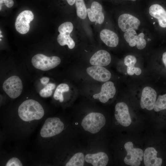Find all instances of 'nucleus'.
I'll return each instance as SVG.
<instances>
[{
    "label": "nucleus",
    "mask_w": 166,
    "mask_h": 166,
    "mask_svg": "<svg viewBox=\"0 0 166 166\" xmlns=\"http://www.w3.org/2000/svg\"><path fill=\"white\" fill-rule=\"evenodd\" d=\"M105 118L103 114L97 112H91L83 118L81 125L85 131L95 134L100 131L105 125Z\"/></svg>",
    "instance_id": "nucleus-2"
},
{
    "label": "nucleus",
    "mask_w": 166,
    "mask_h": 166,
    "mask_svg": "<svg viewBox=\"0 0 166 166\" xmlns=\"http://www.w3.org/2000/svg\"><path fill=\"white\" fill-rule=\"evenodd\" d=\"M127 155L124 159L125 163L132 166H139L143 160L144 152L142 149L135 148L131 142L126 143L124 145Z\"/></svg>",
    "instance_id": "nucleus-6"
},
{
    "label": "nucleus",
    "mask_w": 166,
    "mask_h": 166,
    "mask_svg": "<svg viewBox=\"0 0 166 166\" xmlns=\"http://www.w3.org/2000/svg\"><path fill=\"white\" fill-rule=\"evenodd\" d=\"M60 58L56 56L47 57L42 54H38L32 57L31 62L36 69L47 71L53 69L61 63Z\"/></svg>",
    "instance_id": "nucleus-4"
},
{
    "label": "nucleus",
    "mask_w": 166,
    "mask_h": 166,
    "mask_svg": "<svg viewBox=\"0 0 166 166\" xmlns=\"http://www.w3.org/2000/svg\"><path fill=\"white\" fill-rule=\"evenodd\" d=\"M18 115L19 119L25 123L39 120L44 115L43 108L41 104L33 99L23 102L19 106Z\"/></svg>",
    "instance_id": "nucleus-1"
},
{
    "label": "nucleus",
    "mask_w": 166,
    "mask_h": 166,
    "mask_svg": "<svg viewBox=\"0 0 166 166\" xmlns=\"http://www.w3.org/2000/svg\"><path fill=\"white\" fill-rule=\"evenodd\" d=\"M124 36L126 41L131 47L136 45L138 49H142L146 46V41L144 38V34L143 33H140L137 35L135 30H131L125 32Z\"/></svg>",
    "instance_id": "nucleus-12"
},
{
    "label": "nucleus",
    "mask_w": 166,
    "mask_h": 166,
    "mask_svg": "<svg viewBox=\"0 0 166 166\" xmlns=\"http://www.w3.org/2000/svg\"><path fill=\"white\" fill-rule=\"evenodd\" d=\"M136 62V59L133 55H128L124 58V64L127 66V73L130 75L135 74L137 75H140L141 73L140 68L135 66Z\"/></svg>",
    "instance_id": "nucleus-21"
},
{
    "label": "nucleus",
    "mask_w": 166,
    "mask_h": 166,
    "mask_svg": "<svg viewBox=\"0 0 166 166\" xmlns=\"http://www.w3.org/2000/svg\"><path fill=\"white\" fill-rule=\"evenodd\" d=\"M111 61V57L107 51L101 50L96 52L91 57L90 63L93 65L106 66Z\"/></svg>",
    "instance_id": "nucleus-16"
},
{
    "label": "nucleus",
    "mask_w": 166,
    "mask_h": 166,
    "mask_svg": "<svg viewBox=\"0 0 166 166\" xmlns=\"http://www.w3.org/2000/svg\"><path fill=\"white\" fill-rule=\"evenodd\" d=\"M140 24L138 19L128 14L121 15L118 19V25L123 32L131 30H137Z\"/></svg>",
    "instance_id": "nucleus-11"
},
{
    "label": "nucleus",
    "mask_w": 166,
    "mask_h": 166,
    "mask_svg": "<svg viewBox=\"0 0 166 166\" xmlns=\"http://www.w3.org/2000/svg\"><path fill=\"white\" fill-rule=\"evenodd\" d=\"M5 165L6 166H22L23 165L18 158L14 157L10 159L7 162Z\"/></svg>",
    "instance_id": "nucleus-27"
},
{
    "label": "nucleus",
    "mask_w": 166,
    "mask_h": 166,
    "mask_svg": "<svg viewBox=\"0 0 166 166\" xmlns=\"http://www.w3.org/2000/svg\"><path fill=\"white\" fill-rule=\"evenodd\" d=\"M149 12L152 16L158 19L160 26L166 27V11L161 6L153 4L149 7Z\"/></svg>",
    "instance_id": "nucleus-19"
},
{
    "label": "nucleus",
    "mask_w": 166,
    "mask_h": 166,
    "mask_svg": "<svg viewBox=\"0 0 166 166\" xmlns=\"http://www.w3.org/2000/svg\"><path fill=\"white\" fill-rule=\"evenodd\" d=\"M101 40L107 46L110 47H115L119 42V38L115 32L109 30L105 29L100 33Z\"/></svg>",
    "instance_id": "nucleus-20"
},
{
    "label": "nucleus",
    "mask_w": 166,
    "mask_h": 166,
    "mask_svg": "<svg viewBox=\"0 0 166 166\" xmlns=\"http://www.w3.org/2000/svg\"><path fill=\"white\" fill-rule=\"evenodd\" d=\"M85 161L93 166H105L109 161L107 154L103 152L87 154L85 156Z\"/></svg>",
    "instance_id": "nucleus-17"
},
{
    "label": "nucleus",
    "mask_w": 166,
    "mask_h": 166,
    "mask_svg": "<svg viewBox=\"0 0 166 166\" xmlns=\"http://www.w3.org/2000/svg\"><path fill=\"white\" fill-rule=\"evenodd\" d=\"M116 92V89L113 83L111 81H107L102 85L100 92L94 94L93 97L105 103L110 99L113 98Z\"/></svg>",
    "instance_id": "nucleus-13"
},
{
    "label": "nucleus",
    "mask_w": 166,
    "mask_h": 166,
    "mask_svg": "<svg viewBox=\"0 0 166 166\" xmlns=\"http://www.w3.org/2000/svg\"><path fill=\"white\" fill-rule=\"evenodd\" d=\"M49 80V78L48 77H43L40 79V81L42 84L45 85L48 84Z\"/></svg>",
    "instance_id": "nucleus-29"
},
{
    "label": "nucleus",
    "mask_w": 166,
    "mask_h": 166,
    "mask_svg": "<svg viewBox=\"0 0 166 166\" xmlns=\"http://www.w3.org/2000/svg\"><path fill=\"white\" fill-rule=\"evenodd\" d=\"M154 23H155V22L153 23V24H154Z\"/></svg>",
    "instance_id": "nucleus-33"
},
{
    "label": "nucleus",
    "mask_w": 166,
    "mask_h": 166,
    "mask_svg": "<svg viewBox=\"0 0 166 166\" xmlns=\"http://www.w3.org/2000/svg\"><path fill=\"white\" fill-rule=\"evenodd\" d=\"M68 3L71 6L73 5L75 2V0H66Z\"/></svg>",
    "instance_id": "nucleus-31"
},
{
    "label": "nucleus",
    "mask_w": 166,
    "mask_h": 166,
    "mask_svg": "<svg viewBox=\"0 0 166 166\" xmlns=\"http://www.w3.org/2000/svg\"><path fill=\"white\" fill-rule=\"evenodd\" d=\"M75 3L77 16L81 19H85L87 13L84 0H75Z\"/></svg>",
    "instance_id": "nucleus-24"
},
{
    "label": "nucleus",
    "mask_w": 166,
    "mask_h": 166,
    "mask_svg": "<svg viewBox=\"0 0 166 166\" xmlns=\"http://www.w3.org/2000/svg\"><path fill=\"white\" fill-rule=\"evenodd\" d=\"M4 3L6 6L8 8L12 7L14 4L13 0H0V10H1L2 4Z\"/></svg>",
    "instance_id": "nucleus-28"
},
{
    "label": "nucleus",
    "mask_w": 166,
    "mask_h": 166,
    "mask_svg": "<svg viewBox=\"0 0 166 166\" xmlns=\"http://www.w3.org/2000/svg\"><path fill=\"white\" fill-rule=\"evenodd\" d=\"M87 13L90 21L96 22V24H102L104 21V16L102 12L101 5L97 2H93L90 8L87 9Z\"/></svg>",
    "instance_id": "nucleus-15"
},
{
    "label": "nucleus",
    "mask_w": 166,
    "mask_h": 166,
    "mask_svg": "<svg viewBox=\"0 0 166 166\" xmlns=\"http://www.w3.org/2000/svg\"><path fill=\"white\" fill-rule=\"evenodd\" d=\"M55 85L52 83H49L46 85L45 87L41 89L39 92L40 96L43 97H48L50 96L52 94V90L55 87Z\"/></svg>",
    "instance_id": "nucleus-26"
},
{
    "label": "nucleus",
    "mask_w": 166,
    "mask_h": 166,
    "mask_svg": "<svg viewBox=\"0 0 166 166\" xmlns=\"http://www.w3.org/2000/svg\"><path fill=\"white\" fill-rule=\"evenodd\" d=\"M69 89V87L67 84L65 83L60 84L56 89L53 95V98L55 100L62 102L64 101L63 93L67 92Z\"/></svg>",
    "instance_id": "nucleus-23"
},
{
    "label": "nucleus",
    "mask_w": 166,
    "mask_h": 166,
    "mask_svg": "<svg viewBox=\"0 0 166 166\" xmlns=\"http://www.w3.org/2000/svg\"><path fill=\"white\" fill-rule=\"evenodd\" d=\"M162 61L166 68V52H164L162 55Z\"/></svg>",
    "instance_id": "nucleus-30"
},
{
    "label": "nucleus",
    "mask_w": 166,
    "mask_h": 166,
    "mask_svg": "<svg viewBox=\"0 0 166 166\" xmlns=\"http://www.w3.org/2000/svg\"><path fill=\"white\" fill-rule=\"evenodd\" d=\"M157 152L153 147H148L144 153V163L145 166H160L162 160L157 157Z\"/></svg>",
    "instance_id": "nucleus-18"
},
{
    "label": "nucleus",
    "mask_w": 166,
    "mask_h": 166,
    "mask_svg": "<svg viewBox=\"0 0 166 166\" xmlns=\"http://www.w3.org/2000/svg\"><path fill=\"white\" fill-rule=\"evenodd\" d=\"M85 156L81 152L74 154L66 163V166H83L85 161Z\"/></svg>",
    "instance_id": "nucleus-22"
},
{
    "label": "nucleus",
    "mask_w": 166,
    "mask_h": 166,
    "mask_svg": "<svg viewBox=\"0 0 166 166\" xmlns=\"http://www.w3.org/2000/svg\"><path fill=\"white\" fill-rule=\"evenodd\" d=\"M132 0V1H135L136 0Z\"/></svg>",
    "instance_id": "nucleus-32"
},
{
    "label": "nucleus",
    "mask_w": 166,
    "mask_h": 166,
    "mask_svg": "<svg viewBox=\"0 0 166 166\" xmlns=\"http://www.w3.org/2000/svg\"><path fill=\"white\" fill-rule=\"evenodd\" d=\"M87 73L93 79L98 81L105 82L110 78V72L103 66H90L86 69Z\"/></svg>",
    "instance_id": "nucleus-14"
},
{
    "label": "nucleus",
    "mask_w": 166,
    "mask_h": 166,
    "mask_svg": "<svg viewBox=\"0 0 166 166\" xmlns=\"http://www.w3.org/2000/svg\"><path fill=\"white\" fill-rule=\"evenodd\" d=\"M154 109L156 112L166 109V93L159 96L156 101Z\"/></svg>",
    "instance_id": "nucleus-25"
},
{
    "label": "nucleus",
    "mask_w": 166,
    "mask_h": 166,
    "mask_svg": "<svg viewBox=\"0 0 166 166\" xmlns=\"http://www.w3.org/2000/svg\"><path fill=\"white\" fill-rule=\"evenodd\" d=\"M157 93L153 88L149 86L143 89L140 100V105L142 109L148 110H152L156 101Z\"/></svg>",
    "instance_id": "nucleus-10"
},
{
    "label": "nucleus",
    "mask_w": 166,
    "mask_h": 166,
    "mask_svg": "<svg viewBox=\"0 0 166 166\" xmlns=\"http://www.w3.org/2000/svg\"><path fill=\"white\" fill-rule=\"evenodd\" d=\"M34 18L33 12L25 10L20 13L17 16L15 22V27L17 31L22 34L27 33L30 29V23Z\"/></svg>",
    "instance_id": "nucleus-8"
},
{
    "label": "nucleus",
    "mask_w": 166,
    "mask_h": 166,
    "mask_svg": "<svg viewBox=\"0 0 166 166\" xmlns=\"http://www.w3.org/2000/svg\"><path fill=\"white\" fill-rule=\"evenodd\" d=\"M73 25L70 22H65L59 27L58 31L60 34L57 37V41L61 46L67 45L70 49H72L75 46V43L70 36L73 29Z\"/></svg>",
    "instance_id": "nucleus-7"
},
{
    "label": "nucleus",
    "mask_w": 166,
    "mask_h": 166,
    "mask_svg": "<svg viewBox=\"0 0 166 166\" xmlns=\"http://www.w3.org/2000/svg\"><path fill=\"white\" fill-rule=\"evenodd\" d=\"M115 117L118 123L124 126H128L131 123L128 108L124 102H119L116 104L115 106Z\"/></svg>",
    "instance_id": "nucleus-9"
},
{
    "label": "nucleus",
    "mask_w": 166,
    "mask_h": 166,
    "mask_svg": "<svg viewBox=\"0 0 166 166\" xmlns=\"http://www.w3.org/2000/svg\"><path fill=\"white\" fill-rule=\"evenodd\" d=\"M3 89L11 98L15 99L21 94L23 85L20 78L16 76L10 77L4 82Z\"/></svg>",
    "instance_id": "nucleus-5"
},
{
    "label": "nucleus",
    "mask_w": 166,
    "mask_h": 166,
    "mask_svg": "<svg viewBox=\"0 0 166 166\" xmlns=\"http://www.w3.org/2000/svg\"><path fill=\"white\" fill-rule=\"evenodd\" d=\"M64 123L58 117H49L45 121L40 131L41 136L48 138L60 134L64 129Z\"/></svg>",
    "instance_id": "nucleus-3"
}]
</instances>
